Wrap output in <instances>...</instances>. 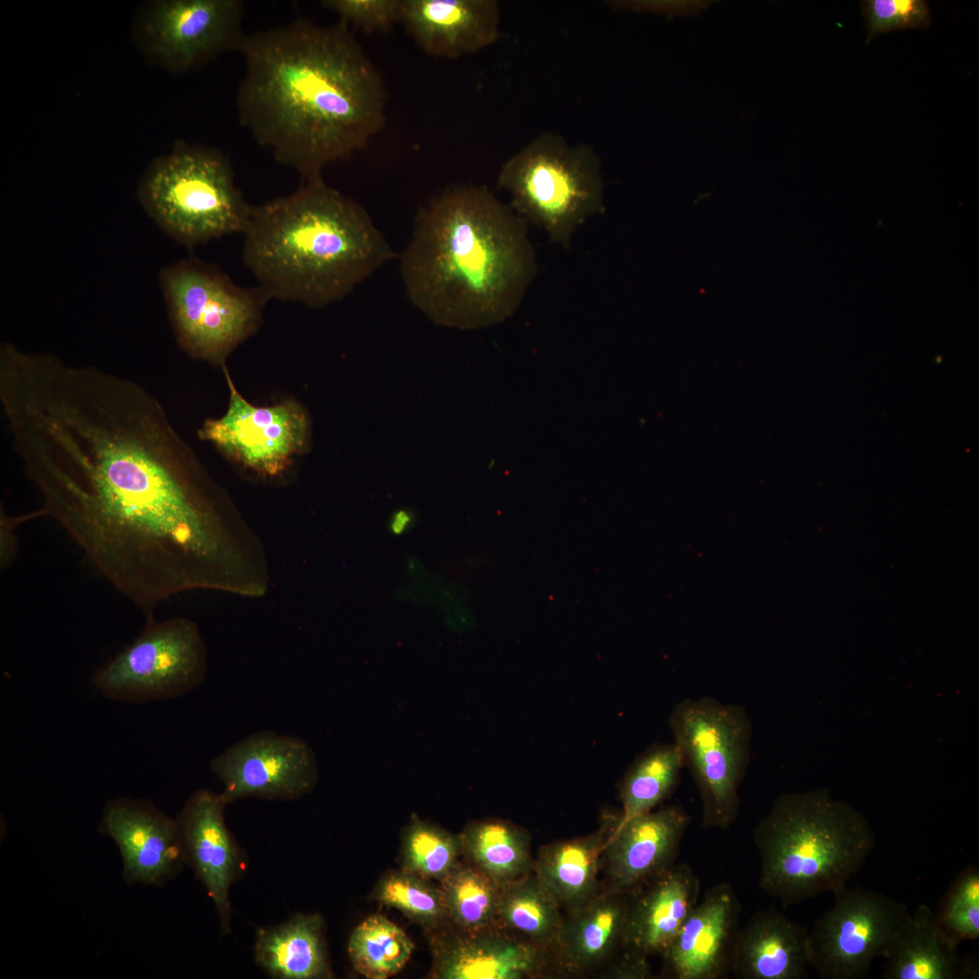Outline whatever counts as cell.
Wrapping results in <instances>:
<instances>
[{"mask_svg": "<svg viewBox=\"0 0 979 979\" xmlns=\"http://www.w3.org/2000/svg\"><path fill=\"white\" fill-rule=\"evenodd\" d=\"M0 403L45 516L145 618L182 592L251 597L264 586L258 535L173 450L141 384L42 354L5 380Z\"/></svg>", "mask_w": 979, "mask_h": 979, "instance_id": "1", "label": "cell"}, {"mask_svg": "<svg viewBox=\"0 0 979 979\" xmlns=\"http://www.w3.org/2000/svg\"><path fill=\"white\" fill-rule=\"evenodd\" d=\"M239 122L302 181L363 148L383 127L386 92L346 24L305 17L247 34Z\"/></svg>", "mask_w": 979, "mask_h": 979, "instance_id": "2", "label": "cell"}, {"mask_svg": "<svg viewBox=\"0 0 979 979\" xmlns=\"http://www.w3.org/2000/svg\"><path fill=\"white\" fill-rule=\"evenodd\" d=\"M399 257L412 305L434 324L461 330L511 316L538 274L526 221L488 187L471 184L422 208Z\"/></svg>", "mask_w": 979, "mask_h": 979, "instance_id": "3", "label": "cell"}, {"mask_svg": "<svg viewBox=\"0 0 979 979\" xmlns=\"http://www.w3.org/2000/svg\"><path fill=\"white\" fill-rule=\"evenodd\" d=\"M243 259L271 298L322 307L397 255L357 201L323 178L253 206Z\"/></svg>", "mask_w": 979, "mask_h": 979, "instance_id": "4", "label": "cell"}, {"mask_svg": "<svg viewBox=\"0 0 979 979\" xmlns=\"http://www.w3.org/2000/svg\"><path fill=\"white\" fill-rule=\"evenodd\" d=\"M753 839L760 887L785 907L846 887L876 845L866 819L822 790L780 796Z\"/></svg>", "mask_w": 979, "mask_h": 979, "instance_id": "5", "label": "cell"}, {"mask_svg": "<svg viewBox=\"0 0 979 979\" xmlns=\"http://www.w3.org/2000/svg\"><path fill=\"white\" fill-rule=\"evenodd\" d=\"M139 195L156 223L187 247L243 234L253 209L221 151L183 141L150 163Z\"/></svg>", "mask_w": 979, "mask_h": 979, "instance_id": "6", "label": "cell"}, {"mask_svg": "<svg viewBox=\"0 0 979 979\" xmlns=\"http://www.w3.org/2000/svg\"><path fill=\"white\" fill-rule=\"evenodd\" d=\"M497 184L518 215L565 248L578 228L606 209L598 155L552 132L539 134L509 158Z\"/></svg>", "mask_w": 979, "mask_h": 979, "instance_id": "7", "label": "cell"}, {"mask_svg": "<svg viewBox=\"0 0 979 979\" xmlns=\"http://www.w3.org/2000/svg\"><path fill=\"white\" fill-rule=\"evenodd\" d=\"M674 742L693 777L702 803V827L725 829L739 813V789L752 735L745 709L712 697L686 698L669 717Z\"/></svg>", "mask_w": 979, "mask_h": 979, "instance_id": "8", "label": "cell"}, {"mask_svg": "<svg viewBox=\"0 0 979 979\" xmlns=\"http://www.w3.org/2000/svg\"><path fill=\"white\" fill-rule=\"evenodd\" d=\"M179 342L191 354L217 359L256 326L271 299L260 286L243 287L218 267L197 258L178 261L160 275Z\"/></svg>", "mask_w": 979, "mask_h": 979, "instance_id": "9", "label": "cell"}, {"mask_svg": "<svg viewBox=\"0 0 979 979\" xmlns=\"http://www.w3.org/2000/svg\"><path fill=\"white\" fill-rule=\"evenodd\" d=\"M208 650L198 625L175 616L146 618L131 644L100 667L92 683L103 697L143 703L184 695L202 684Z\"/></svg>", "mask_w": 979, "mask_h": 979, "instance_id": "10", "label": "cell"}, {"mask_svg": "<svg viewBox=\"0 0 979 979\" xmlns=\"http://www.w3.org/2000/svg\"><path fill=\"white\" fill-rule=\"evenodd\" d=\"M243 20L239 0H155L143 6L135 34L150 62L182 73L239 52Z\"/></svg>", "mask_w": 979, "mask_h": 979, "instance_id": "11", "label": "cell"}, {"mask_svg": "<svg viewBox=\"0 0 979 979\" xmlns=\"http://www.w3.org/2000/svg\"><path fill=\"white\" fill-rule=\"evenodd\" d=\"M834 895L833 906L809 931V966L823 979L866 977L910 913L870 889L846 886Z\"/></svg>", "mask_w": 979, "mask_h": 979, "instance_id": "12", "label": "cell"}, {"mask_svg": "<svg viewBox=\"0 0 979 979\" xmlns=\"http://www.w3.org/2000/svg\"><path fill=\"white\" fill-rule=\"evenodd\" d=\"M223 784L227 804L244 798L294 800L317 780L314 751L303 739L274 731L256 732L235 742L210 762Z\"/></svg>", "mask_w": 979, "mask_h": 979, "instance_id": "13", "label": "cell"}, {"mask_svg": "<svg viewBox=\"0 0 979 979\" xmlns=\"http://www.w3.org/2000/svg\"><path fill=\"white\" fill-rule=\"evenodd\" d=\"M230 398L219 419L208 420L199 431L203 440L214 442L246 466L267 476L282 472L300 452L307 437V420L293 403L257 407L236 390L226 372Z\"/></svg>", "mask_w": 979, "mask_h": 979, "instance_id": "14", "label": "cell"}, {"mask_svg": "<svg viewBox=\"0 0 979 979\" xmlns=\"http://www.w3.org/2000/svg\"><path fill=\"white\" fill-rule=\"evenodd\" d=\"M435 979H526L557 975L548 951L498 927L464 932L448 923L425 932Z\"/></svg>", "mask_w": 979, "mask_h": 979, "instance_id": "15", "label": "cell"}, {"mask_svg": "<svg viewBox=\"0 0 979 979\" xmlns=\"http://www.w3.org/2000/svg\"><path fill=\"white\" fill-rule=\"evenodd\" d=\"M98 831L118 848L128 885L162 886L187 864L176 819L149 800H109Z\"/></svg>", "mask_w": 979, "mask_h": 979, "instance_id": "16", "label": "cell"}, {"mask_svg": "<svg viewBox=\"0 0 979 979\" xmlns=\"http://www.w3.org/2000/svg\"><path fill=\"white\" fill-rule=\"evenodd\" d=\"M227 805L220 793L200 789L176 818L187 865L212 899L223 933L230 932L229 890L243 868L242 852L226 825Z\"/></svg>", "mask_w": 979, "mask_h": 979, "instance_id": "17", "label": "cell"}, {"mask_svg": "<svg viewBox=\"0 0 979 979\" xmlns=\"http://www.w3.org/2000/svg\"><path fill=\"white\" fill-rule=\"evenodd\" d=\"M689 815L666 806L617 823L603 855L605 887L632 894L674 863Z\"/></svg>", "mask_w": 979, "mask_h": 979, "instance_id": "18", "label": "cell"}, {"mask_svg": "<svg viewBox=\"0 0 979 979\" xmlns=\"http://www.w3.org/2000/svg\"><path fill=\"white\" fill-rule=\"evenodd\" d=\"M741 906L732 887L709 888L661 955L674 979H722L730 974Z\"/></svg>", "mask_w": 979, "mask_h": 979, "instance_id": "19", "label": "cell"}, {"mask_svg": "<svg viewBox=\"0 0 979 979\" xmlns=\"http://www.w3.org/2000/svg\"><path fill=\"white\" fill-rule=\"evenodd\" d=\"M400 23L427 54L454 59L497 41L500 9L496 0H401Z\"/></svg>", "mask_w": 979, "mask_h": 979, "instance_id": "20", "label": "cell"}, {"mask_svg": "<svg viewBox=\"0 0 979 979\" xmlns=\"http://www.w3.org/2000/svg\"><path fill=\"white\" fill-rule=\"evenodd\" d=\"M629 894L604 886L564 911L551 950L557 976H581L606 965L624 947Z\"/></svg>", "mask_w": 979, "mask_h": 979, "instance_id": "21", "label": "cell"}, {"mask_svg": "<svg viewBox=\"0 0 979 979\" xmlns=\"http://www.w3.org/2000/svg\"><path fill=\"white\" fill-rule=\"evenodd\" d=\"M700 880L684 863L674 864L629 894L625 948L662 955L699 900Z\"/></svg>", "mask_w": 979, "mask_h": 979, "instance_id": "22", "label": "cell"}, {"mask_svg": "<svg viewBox=\"0 0 979 979\" xmlns=\"http://www.w3.org/2000/svg\"><path fill=\"white\" fill-rule=\"evenodd\" d=\"M809 931L771 908L755 914L735 939L730 974L738 979H803Z\"/></svg>", "mask_w": 979, "mask_h": 979, "instance_id": "23", "label": "cell"}, {"mask_svg": "<svg viewBox=\"0 0 979 979\" xmlns=\"http://www.w3.org/2000/svg\"><path fill=\"white\" fill-rule=\"evenodd\" d=\"M956 942L926 905H919L898 928L882 957L885 979H963L977 967L958 952Z\"/></svg>", "mask_w": 979, "mask_h": 979, "instance_id": "24", "label": "cell"}, {"mask_svg": "<svg viewBox=\"0 0 979 979\" xmlns=\"http://www.w3.org/2000/svg\"><path fill=\"white\" fill-rule=\"evenodd\" d=\"M620 816L621 812L608 813L596 831L539 848L533 872L564 911L587 901L603 887L598 877L604 850Z\"/></svg>", "mask_w": 979, "mask_h": 979, "instance_id": "25", "label": "cell"}, {"mask_svg": "<svg viewBox=\"0 0 979 979\" xmlns=\"http://www.w3.org/2000/svg\"><path fill=\"white\" fill-rule=\"evenodd\" d=\"M255 959L273 978H329L323 918L298 914L276 926L258 929Z\"/></svg>", "mask_w": 979, "mask_h": 979, "instance_id": "26", "label": "cell"}, {"mask_svg": "<svg viewBox=\"0 0 979 979\" xmlns=\"http://www.w3.org/2000/svg\"><path fill=\"white\" fill-rule=\"evenodd\" d=\"M462 858L504 886L533 872L528 833L500 819L470 822L459 834Z\"/></svg>", "mask_w": 979, "mask_h": 979, "instance_id": "27", "label": "cell"}, {"mask_svg": "<svg viewBox=\"0 0 979 979\" xmlns=\"http://www.w3.org/2000/svg\"><path fill=\"white\" fill-rule=\"evenodd\" d=\"M564 910L534 872L501 886L497 926L538 948L551 950Z\"/></svg>", "mask_w": 979, "mask_h": 979, "instance_id": "28", "label": "cell"}, {"mask_svg": "<svg viewBox=\"0 0 979 979\" xmlns=\"http://www.w3.org/2000/svg\"><path fill=\"white\" fill-rule=\"evenodd\" d=\"M683 766L674 742L654 744L636 757L619 783V822L654 809L674 790Z\"/></svg>", "mask_w": 979, "mask_h": 979, "instance_id": "29", "label": "cell"}, {"mask_svg": "<svg viewBox=\"0 0 979 979\" xmlns=\"http://www.w3.org/2000/svg\"><path fill=\"white\" fill-rule=\"evenodd\" d=\"M447 923L464 932L498 927L501 887L461 858L440 882Z\"/></svg>", "mask_w": 979, "mask_h": 979, "instance_id": "30", "label": "cell"}, {"mask_svg": "<svg viewBox=\"0 0 979 979\" xmlns=\"http://www.w3.org/2000/svg\"><path fill=\"white\" fill-rule=\"evenodd\" d=\"M413 947L408 935L382 915L369 916L359 923L347 944L354 969L367 979H386L399 973Z\"/></svg>", "mask_w": 979, "mask_h": 979, "instance_id": "31", "label": "cell"}, {"mask_svg": "<svg viewBox=\"0 0 979 979\" xmlns=\"http://www.w3.org/2000/svg\"><path fill=\"white\" fill-rule=\"evenodd\" d=\"M401 858L402 869L440 883L462 858L459 834L413 816L402 833Z\"/></svg>", "mask_w": 979, "mask_h": 979, "instance_id": "32", "label": "cell"}, {"mask_svg": "<svg viewBox=\"0 0 979 979\" xmlns=\"http://www.w3.org/2000/svg\"><path fill=\"white\" fill-rule=\"evenodd\" d=\"M372 896L381 905L402 912L425 932L447 924L440 887L402 868L383 875Z\"/></svg>", "mask_w": 979, "mask_h": 979, "instance_id": "33", "label": "cell"}, {"mask_svg": "<svg viewBox=\"0 0 979 979\" xmlns=\"http://www.w3.org/2000/svg\"><path fill=\"white\" fill-rule=\"evenodd\" d=\"M940 925L956 942L979 937V869L969 866L953 882L940 910Z\"/></svg>", "mask_w": 979, "mask_h": 979, "instance_id": "34", "label": "cell"}, {"mask_svg": "<svg viewBox=\"0 0 979 979\" xmlns=\"http://www.w3.org/2000/svg\"><path fill=\"white\" fill-rule=\"evenodd\" d=\"M867 21L868 42L880 34L895 30L927 28L931 22L928 4L924 0H868L862 2Z\"/></svg>", "mask_w": 979, "mask_h": 979, "instance_id": "35", "label": "cell"}, {"mask_svg": "<svg viewBox=\"0 0 979 979\" xmlns=\"http://www.w3.org/2000/svg\"><path fill=\"white\" fill-rule=\"evenodd\" d=\"M322 5L347 25L370 34L387 32L401 18V0H325Z\"/></svg>", "mask_w": 979, "mask_h": 979, "instance_id": "36", "label": "cell"}, {"mask_svg": "<svg viewBox=\"0 0 979 979\" xmlns=\"http://www.w3.org/2000/svg\"><path fill=\"white\" fill-rule=\"evenodd\" d=\"M606 975L616 979L654 978L648 956L623 948L607 964Z\"/></svg>", "mask_w": 979, "mask_h": 979, "instance_id": "37", "label": "cell"}, {"mask_svg": "<svg viewBox=\"0 0 979 979\" xmlns=\"http://www.w3.org/2000/svg\"><path fill=\"white\" fill-rule=\"evenodd\" d=\"M44 516L45 512L42 508L19 516H10L3 507L0 509V565L2 568L9 567L17 553L18 544L15 529L25 520Z\"/></svg>", "mask_w": 979, "mask_h": 979, "instance_id": "38", "label": "cell"}, {"mask_svg": "<svg viewBox=\"0 0 979 979\" xmlns=\"http://www.w3.org/2000/svg\"><path fill=\"white\" fill-rule=\"evenodd\" d=\"M412 523V514L406 509H400L391 519L390 529L395 535H401L408 529Z\"/></svg>", "mask_w": 979, "mask_h": 979, "instance_id": "39", "label": "cell"}]
</instances>
